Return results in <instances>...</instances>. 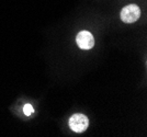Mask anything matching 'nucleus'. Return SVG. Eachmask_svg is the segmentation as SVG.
Masks as SVG:
<instances>
[{
	"mask_svg": "<svg viewBox=\"0 0 147 137\" xmlns=\"http://www.w3.org/2000/svg\"><path fill=\"white\" fill-rule=\"evenodd\" d=\"M89 126V120L84 114H74L69 118V127L75 133H82L88 128Z\"/></svg>",
	"mask_w": 147,
	"mask_h": 137,
	"instance_id": "1",
	"label": "nucleus"
},
{
	"mask_svg": "<svg viewBox=\"0 0 147 137\" xmlns=\"http://www.w3.org/2000/svg\"><path fill=\"white\" fill-rule=\"evenodd\" d=\"M141 9L136 5H129L121 11V20L125 23H134L141 17Z\"/></svg>",
	"mask_w": 147,
	"mask_h": 137,
	"instance_id": "2",
	"label": "nucleus"
},
{
	"mask_svg": "<svg viewBox=\"0 0 147 137\" xmlns=\"http://www.w3.org/2000/svg\"><path fill=\"white\" fill-rule=\"evenodd\" d=\"M76 42L81 50H90L94 45V38L88 31H81L76 36Z\"/></svg>",
	"mask_w": 147,
	"mask_h": 137,
	"instance_id": "3",
	"label": "nucleus"
},
{
	"mask_svg": "<svg viewBox=\"0 0 147 137\" xmlns=\"http://www.w3.org/2000/svg\"><path fill=\"white\" fill-rule=\"evenodd\" d=\"M34 112V109L31 104H25L24 107H23V113H24L26 116H30L31 114H33Z\"/></svg>",
	"mask_w": 147,
	"mask_h": 137,
	"instance_id": "4",
	"label": "nucleus"
}]
</instances>
